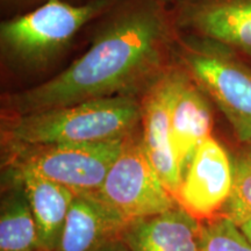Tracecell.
<instances>
[{
	"mask_svg": "<svg viewBox=\"0 0 251 251\" xmlns=\"http://www.w3.org/2000/svg\"><path fill=\"white\" fill-rule=\"evenodd\" d=\"M96 25L87 49L58 74L2 93L0 115L117 96L142 98L175 65L177 30L170 6L158 0H118Z\"/></svg>",
	"mask_w": 251,
	"mask_h": 251,
	"instance_id": "obj_1",
	"label": "cell"
},
{
	"mask_svg": "<svg viewBox=\"0 0 251 251\" xmlns=\"http://www.w3.org/2000/svg\"><path fill=\"white\" fill-rule=\"evenodd\" d=\"M118 0H47L0 24L2 71L33 77L51 69L85 27Z\"/></svg>",
	"mask_w": 251,
	"mask_h": 251,
	"instance_id": "obj_2",
	"label": "cell"
},
{
	"mask_svg": "<svg viewBox=\"0 0 251 251\" xmlns=\"http://www.w3.org/2000/svg\"><path fill=\"white\" fill-rule=\"evenodd\" d=\"M142 103L133 96L90 100L47 111L0 115L1 144H85L122 140L141 127Z\"/></svg>",
	"mask_w": 251,
	"mask_h": 251,
	"instance_id": "obj_3",
	"label": "cell"
},
{
	"mask_svg": "<svg viewBox=\"0 0 251 251\" xmlns=\"http://www.w3.org/2000/svg\"><path fill=\"white\" fill-rule=\"evenodd\" d=\"M175 59L224 115L237 144H251V62L221 43L179 31Z\"/></svg>",
	"mask_w": 251,
	"mask_h": 251,
	"instance_id": "obj_4",
	"label": "cell"
},
{
	"mask_svg": "<svg viewBox=\"0 0 251 251\" xmlns=\"http://www.w3.org/2000/svg\"><path fill=\"white\" fill-rule=\"evenodd\" d=\"M126 139L85 144H1V168L41 176L75 193L98 192Z\"/></svg>",
	"mask_w": 251,
	"mask_h": 251,
	"instance_id": "obj_5",
	"label": "cell"
},
{
	"mask_svg": "<svg viewBox=\"0 0 251 251\" xmlns=\"http://www.w3.org/2000/svg\"><path fill=\"white\" fill-rule=\"evenodd\" d=\"M97 193L126 222L179 205L147 156L141 127L126 139L120 155Z\"/></svg>",
	"mask_w": 251,
	"mask_h": 251,
	"instance_id": "obj_6",
	"label": "cell"
},
{
	"mask_svg": "<svg viewBox=\"0 0 251 251\" xmlns=\"http://www.w3.org/2000/svg\"><path fill=\"white\" fill-rule=\"evenodd\" d=\"M234 183L233 157L213 134L201 143L181 180L177 202L200 222L224 214Z\"/></svg>",
	"mask_w": 251,
	"mask_h": 251,
	"instance_id": "obj_7",
	"label": "cell"
},
{
	"mask_svg": "<svg viewBox=\"0 0 251 251\" xmlns=\"http://www.w3.org/2000/svg\"><path fill=\"white\" fill-rule=\"evenodd\" d=\"M170 11L177 31L215 41L251 61V0H177Z\"/></svg>",
	"mask_w": 251,
	"mask_h": 251,
	"instance_id": "obj_8",
	"label": "cell"
},
{
	"mask_svg": "<svg viewBox=\"0 0 251 251\" xmlns=\"http://www.w3.org/2000/svg\"><path fill=\"white\" fill-rule=\"evenodd\" d=\"M176 79L177 63L141 98V135L147 156L166 188L177 200L181 175L172 146L170 125Z\"/></svg>",
	"mask_w": 251,
	"mask_h": 251,
	"instance_id": "obj_9",
	"label": "cell"
},
{
	"mask_svg": "<svg viewBox=\"0 0 251 251\" xmlns=\"http://www.w3.org/2000/svg\"><path fill=\"white\" fill-rule=\"evenodd\" d=\"M214 109V105L208 97L177 63V79L170 125L172 146L181 180L198 148L213 135Z\"/></svg>",
	"mask_w": 251,
	"mask_h": 251,
	"instance_id": "obj_10",
	"label": "cell"
},
{
	"mask_svg": "<svg viewBox=\"0 0 251 251\" xmlns=\"http://www.w3.org/2000/svg\"><path fill=\"white\" fill-rule=\"evenodd\" d=\"M120 238L129 251H201L202 222L177 205L128 221Z\"/></svg>",
	"mask_w": 251,
	"mask_h": 251,
	"instance_id": "obj_11",
	"label": "cell"
},
{
	"mask_svg": "<svg viewBox=\"0 0 251 251\" xmlns=\"http://www.w3.org/2000/svg\"><path fill=\"white\" fill-rule=\"evenodd\" d=\"M126 220L98 193H76L56 251H98L120 238Z\"/></svg>",
	"mask_w": 251,
	"mask_h": 251,
	"instance_id": "obj_12",
	"label": "cell"
},
{
	"mask_svg": "<svg viewBox=\"0 0 251 251\" xmlns=\"http://www.w3.org/2000/svg\"><path fill=\"white\" fill-rule=\"evenodd\" d=\"M17 176L26 190L39 231L40 244L45 251L57 250L68 212L75 198L74 191L30 172L2 169Z\"/></svg>",
	"mask_w": 251,
	"mask_h": 251,
	"instance_id": "obj_13",
	"label": "cell"
},
{
	"mask_svg": "<svg viewBox=\"0 0 251 251\" xmlns=\"http://www.w3.org/2000/svg\"><path fill=\"white\" fill-rule=\"evenodd\" d=\"M39 231L25 186L17 176L2 172L0 251H37Z\"/></svg>",
	"mask_w": 251,
	"mask_h": 251,
	"instance_id": "obj_14",
	"label": "cell"
},
{
	"mask_svg": "<svg viewBox=\"0 0 251 251\" xmlns=\"http://www.w3.org/2000/svg\"><path fill=\"white\" fill-rule=\"evenodd\" d=\"M234 183L224 216L241 225L251 218V144H238L234 153Z\"/></svg>",
	"mask_w": 251,
	"mask_h": 251,
	"instance_id": "obj_15",
	"label": "cell"
},
{
	"mask_svg": "<svg viewBox=\"0 0 251 251\" xmlns=\"http://www.w3.org/2000/svg\"><path fill=\"white\" fill-rule=\"evenodd\" d=\"M201 251H251V241L227 216L202 222Z\"/></svg>",
	"mask_w": 251,
	"mask_h": 251,
	"instance_id": "obj_16",
	"label": "cell"
},
{
	"mask_svg": "<svg viewBox=\"0 0 251 251\" xmlns=\"http://www.w3.org/2000/svg\"><path fill=\"white\" fill-rule=\"evenodd\" d=\"M47 0H0L2 11L12 15H17L36 7ZM70 1H84V0H70ZM11 15V17H12Z\"/></svg>",
	"mask_w": 251,
	"mask_h": 251,
	"instance_id": "obj_17",
	"label": "cell"
},
{
	"mask_svg": "<svg viewBox=\"0 0 251 251\" xmlns=\"http://www.w3.org/2000/svg\"><path fill=\"white\" fill-rule=\"evenodd\" d=\"M98 251H129V249L122 242L121 238H118V240H114L108 244H106L105 247H102Z\"/></svg>",
	"mask_w": 251,
	"mask_h": 251,
	"instance_id": "obj_18",
	"label": "cell"
},
{
	"mask_svg": "<svg viewBox=\"0 0 251 251\" xmlns=\"http://www.w3.org/2000/svg\"><path fill=\"white\" fill-rule=\"evenodd\" d=\"M240 226V228L242 229V231L246 234V236L251 241V218L246 220V221L242 222Z\"/></svg>",
	"mask_w": 251,
	"mask_h": 251,
	"instance_id": "obj_19",
	"label": "cell"
},
{
	"mask_svg": "<svg viewBox=\"0 0 251 251\" xmlns=\"http://www.w3.org/2000/svg\"><path fill=\"white\" fill-rule=\"evenodd\" d=\"M158 1H161V2H163V4H165L168 6H171L175 1H177V0H158Z\"/></svg>",
	"mask_w": 251,
	"mask_h": 251,
	"instance_id": "obj_20",
	"label": "cell"
},
{
	"mask_svg": "<svg viewBox=\"0 0 251 251\" xmlns=\"http://www.w3.org/2000/svg\"><path fill=\"white\" fill-rule=\"evenodd\" d=\"M37 251H45V250H37Z\"/></svg>",
	"mask_w": 251,
	"mask_h": 251,
	"instance_id": "obj_21",
	"label": "cell"
},
{
	"mask_svg": "<svg viewBox=\"0 0 251 251\" xmlns=\"http://www.w3.org/2000/svg\"><path fill=\"white\" fill-rule=\"evenodd\" d=\"M248 61H250V59H248ZM250 62H251V61H250Z\"/></svg>",
	"mask_w": 251,
	"mask_h": 251,
	"instance_id": "obj_22",
	"label": "cell"
}]
</instances>
